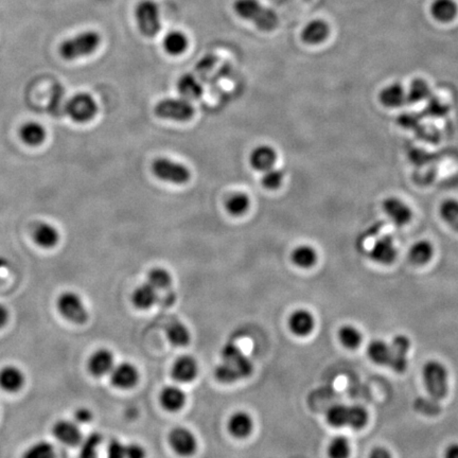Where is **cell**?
<instances>
[{
    "instance_id": "1",
    "label": "cell",
    "mask_w": 458,
    "mask_h": 458,
    "mask_svg": "<svg viewBox=\"0 0 458 458\" xmlns=\"http://www.w3.org/2000/svg\"><path fill=\"white\" fill-rule=\"evenodd\" d=\"M222 363L216 366L214 376L223 384H232L247 378L254 372V365L242 350L228 342L221 350Z\"/></svg>"
},
{
    "instance_id": "2",
    "label": "cell",
    "mask_w": 458,
    "mask_h": 458,
    "mask_svg": "<svg viewBox=\"0 0 458 458\" xmlns=\"http://www.w3.org/2000/svg\"><path fill=\"white\" fill-rule=\"evenodd\" d=\"M232 9L239 17L253 22L260 31L271 32L278 26L276 12L265 7L259 0H235Z\"/></svg>"
},
{
    "instance_id": "3",
    "label": "cell",
    "mask_w": 458,
    "mask_h": 458,
    "mask_svg": "<svg viewBox=\"0 0 458 458\" xmlns=\"http://www.w3.org/2000/svg\"><path fill=\"white\" fill-rule=\"evenodd\" d=\"M100 44V34L94 30H87L65 40L58 52L64 60L74 61L95 54Z\"/></svg>"
},
{
    "instance_id": "4",
    "label": "cell",
    "mask_w": 458,
    "mask_h": 458,
    "mask_svg": "<svg viewBox=\"0 0 458 458\" xmlns=\"http://www.w3.org/2000/svg\"><path fill=\"white\" fill-rule=\"evenodd\" d=\"M326 417L332 427H350L356 429H362L368 421V413L364 407L348 405L332 406Z\"/></svg>"
},
{
    "instance_id": "5",
    "label": "cell",
    "mask_w": 458,
    "mask_h": 458,
    "mask_svg": "<svg viewBox=\"0 0 458 458\" xmlns=\"http://www.w3.org/2000/svg\"><path fill=\"white\" fill-rule=\"evenodd\" d=\"M134 14L141 35L148 38H155L161 29L159 7L157 3L154 0H141L136 5Z\"/></svg>"
},
{
    "instance_id": "6",
    "label": "cell",
    "mask_w": 458,
    "mask_h": 458,
    "mask_svg": "<svg viewBox=\"0 0 458 458\" xmlns=\"http://www.w3.org/2000/svg\"><path fill=\"white\" fill-rule=\"evenodd\" d=\"M423 380L429 399L439 403L448 394V372L439 361H429L423 370Z\"/></svg>"
},
{
    "instance_id": "7",
    "label": "cell",
    "mask_w": 458,
    "mask_h": 458,
    "mask_svg": "<svg viewBox=\"0 0 458 458\" xmlns=\"http://www.w3.org/2000/svg\"><path fill=\"white\" fill-rule=\"evenodd\" d=\"M58 313L70 323L83 325L88 320V311L81 296L74 291L63 292L56 299Z\"/></svg>"
},
{
    "instance_id": "8",
    "label": "cell",
    "mask_w": 458,
    "mask_h": 458,
    "mask_svg": "<svg viewBox=\"0 0 458 458\" xmlns=\"http://www.w3.org/2000/svg\"><path fill=\"white\" fill-rule=\"evenodd\" d=\"M155 113L160 118L184 123L194 117V107L187 99H164L156 105Z\"/></svg>"
},
{
    "instance_id": "9",
    "label": "cell",
    "mask_w": 458,
    "mask_h": 458,
    "mask_svg": "<svg viewBox=\"0 0 458 458\" xmlns=\"http://www.w3.org/2000/svg\"><path fill=\"white\" fill-rule=\"evenodd\" d=\"M152 171L159 180L176 185L186 184L191 177V173L187 167L168 158H157L152 165Z\"/></svg>"
},
{
    "instance_id": "10",
    "label": "cell",
    "mask_w": 458,
    "mask_h": 458,
    "mask_svg": "<svg viewBox=\"0 0 458 458\" xmlns=\"http://www.w3.org/2000/svg\"><path fill=\"white\" fill-rule=\"evenodd\" d=\"M67 113L77 123H86L96 117L98 105L93 97L86 93L74 95L67 103Z\"/></svg>"
},
{
    "instance_id": "11",
    "label": "cell",
    "mask_w": 458,
    "mask_h": 458,
    "mask_svg": "<svg viewBox=\"0 0 458 458\" xmlns=\"http://www.w3.org/2000/svg\"><path fill=\"white\" fill-rule=\"evenodd\" d=\"M169 445L172 450L182 457L194 455L198 449V441L189 429L174 427L169 434Z\"/></svg>"
},
{
    "instance_id": "12",
    "label": "cell",
    "mask_w": 458,
    "mask_h": 458,
    "mask_svg": "<svg viewBox=\"0 0 458 458\" xmlns=\"http://www.w3.org/2000/svg\"><path fill=\"white\" fill-rule=\"evenodd\" d=\"M390 345V361H389L388 368H392L394 372L398 374H402L406 370L407 354H409V348H411V340L407 336L399 334L393 338Z\"/></svg>"
},
{
    "instance_id": "13",
    "label": "cell",
    "mask_w": 458,
    "mask_h": 458,
    "mask_svg": "<svg viewBox=\"0 0 458 458\" xmlns=\"http://www.w3.org/2000/svg\"><path fill=\"white\" fill-rule=\"evenodd\" d=\"M383 210L397 226H404L411 222L413 218V210L409 205L397 196H389L383 202Z\"/></svg>"
},
{
    "instance_id": "14",
    "label": "cell",
    "mask_w": 458,
    "mask_h": 458,
    "mask_svg": "<svg viewBox=\"0 0 458 458\" xmlns=\"http://www.w3.org/2000/svg\"><path fill=\"white\" fill-rule=\"evenodd\" d=\"M52 434L61 443L68 447H76L83 441L82 432L78 423L66 419H61L54 423Z\"/></svg>"
},
{
    "instance_id": "15",
    "label": "cell",
    "mask_w": 458,
    "mask_h": 458,
    "mask_svg": "<svg viewBox=\"0 0 458 458\" xmlns=\"http://www.w3.org/2000/svg\"><path fill=\"white\" fill-rule=\"evenodd\" d=\"M397 247L394 239L389 236H383L374 241L370 251V257L378 264H392L397 258Z\"/></svg>"
},
{
    "instance_id": "16",
    "label": "cell",
    "mask_w": 458,
    "mask_h": 458,
    "mask_svg": "<svg viewBox=\"0 0 458 458\" xmlns=\"http://www.w3.org/2000/svg\"><path fill=\"white\" fill-rule=\"evenodd\" d=\"M139 380V370L131 363H120L113 366L111 372V382L120 389H129L135 386Z\"/></svg>"
},
{
    "instance_id": "17",
    "label": "cell",
    "mask_w": 458,
    "mask_h": 458,
    "mask_svg": "<svg viewBox=\"0 0 458 458\" xmlns=\"http://www.w3.org/2000/svg\"><path fill=\"white\" fill-rule=\"evenodd\" d=\"M113 366H115V358H113V352L105 348L96 350L94 354H91L87 362L89 372L91 376L96 377V378H101V377L111 374Z\"/></svg>"
},
{
    "instance_id": "18",
    "label": "cell",
    "mask_w": 458,
    "mask_h": 458,
    "mask_svg": "<svg viewBox=\"0 0 458 458\" xmlns=\"http://www.w3.org/2000/svg\"><path fill=\"white\" fill-rule=\"evenodd\" d=\"M198 365L191 356H182L176 358L172 366L171 376L176 382L190 383L198 377Z\"/></svg>"
},
{
    "instance_id": "19",
    "label": "cell",
    "mask_w": 458,
    "mask_h": 458,
    "mask_svg": "<svg viewBox=\"0 0 458 458\" xmlns=\"http://www.w3.org/2000/svg\"><path fill=\"white\" fill-rule=\"evenodd\" d=\"M25 374L17 366L6 365L0 370V388L3 389V392L10 394L19 392L25 385Z\"/></svg>"
},
{
    "instance_id": "20",
    "label": "cell",
    "mask_w": 458,
    "mask_h": 458,
    "mask_svg": "<svg viewBox=\"0 0 458 458\" xmlns=\"http://www.w3.org/2000/svg\"><path fill=\"white\" fill-rule=\"evenodd\" d=\"M227 427H228V432L232 436L239 439H244L248 437L253 429H254V420L246 411H235L234 414L228 419Z\"/></svg>"
},
{
    "instance_id": "21",
    "label": "cell",
    "mask_w": 458,
    "mask_h": 458,
    "mask_svg": "<svg viewBox=\"0 0 458 458\" xmlns=\"http://www.w3.org/2000/svg\"><path fill=\"white\" fill-rule=\"evenodd\" d=\"M315 320L311 312L306 309H297L291 314L289 318V327L292 333L295 335H309L313 331Z\"/></svg>"
},
{
    "instance_id": "22",
    "label": "cell",
    "mask_w": 458,
    "mask_h": 458,
    "mask_svg": "<svg viewBox=\"0 0 458 458\" xmlns=\"http://www.w3.org/2000/svg\"><path fill=\"white\" fill-rule=\"evenodd\" d=\"M276 160V151L269 145H259L256 149L253 150L249 156V163H251V167L257 171L261 172L274 168Z\"/></svg>"
},
{
    "instance_id": "23",
    "label": "cell",
    "mask_w": 458,
    "mask_h": 458,
    "mask_svg": "<svg viewBox=\"0 0 458 458\" xmlns=\"http://www.w3.org/2000/svg\"><path fill=\"white\" fill-rule=\"evenodd\" d=\"M379 100L383 106L397 109L407 102L406 90L400 83H393L380 91Z\"/></svg>"
},
{
    "instance_id": "24",
    "label": "cell",
    "mask_w": 458,
    "mask_h": 458,
    "mask_svg": "<svg viewBox=\"0 0 458 458\" xmlns=\"http://www.w3.org/2000/svg\"><path fill=\"white\" fill-rule=\"evenodd\" d=\"M19 137L29 147H40L47 139V131L40 123L28 121L20 127Z\"/></svg>"
},
{
    "instance_id": "25",
    "label": "cell",
    "mask_w": 458,
    "mask_h": 458,
    "mask_svg": "<svg viewBox=\"0 0 458 458\" xmlns=\"http://www.w3.org/2000/svg\"><path fill=\"white\" fill-rule=\"evenodd\" d=\"M33 240L42 248H52L60 241V234L54 225L40 222L34 227Z\"/></svg>"
},
{
    "instance_id": "26",
    "label": "cell",
    "mask_w": 458,
    "mask_h": 458,
    "mask_svg": "<svg viewBox=\"0 0 458 458\" xmlns=\"http://www.w3.org/2000/svg\"><path fill=\"white\" fill-rule=\"evenodd\" d=\"M186 394L182 388L175 385H169L160 392V404L169 411H177L182 409L186 403Z\"/></svg>"
},
{
    "instance_id": "27",
    "label": "cell",
    "mask_w": 458,
    "mask_h": 458,
    "mask_svg": "<svg viewBox=\"0 0 458 458\" xmlns=\"http://www.w3.org/2000/svg\"><path fill=\"white\" fill-rule=\"evenodd\" d=\"M329 26L325 20H312L303 28L301 38L309 45H317L323 42L329 35Z\"/></svg>"
},
{
    "instance_id": "28",
    "label": "cell",
    "mask_w": 458,
    "mask_h": 458,
    "mask_svg": "<svg viewBox=\"0 0 458 458\" xmlns=\"http://www.w3.org/2000/svg\"><path fill=\"white\" fill-rule=\"evenodd\" d=\"M189 40L184 32L173 30L168 32L163 40V47L169 56H177L185 54Z\"/></svg>"
},
{
    "instance_id": "29",
    "label": "cell",
    "mask_w": 458,
    "mask_h": 458,
    "mask_svg": "<svg viewBox=\"0 0 458 458\" xmlns=\"http://www.w3.org/2000/svg\"><path fill=\"white\" fill-rule=\"evenodd\" d=\"M158 301L157 290L149 283H143L134 290L132 301L135 308L139 310H148L153 307Z\"/></svg>"
},
{
    "instance_id": "30",
    "label": "cell",
    "mask_w": 458,
    "mask_h": 458,
    "mask_svg": "<svg viewBox=\"0 0 458 458\" xmlns=\"http://www.w3.org/2000/svg\"><path fill=\"white\" fill-rule=\"evenodd\" d=\"M177 90L182 98L187 100H196L203 95V86L196 76L186 74L177 81Z\"/></svg>"
},
{
    "instance_id": "31",
    "label": "cell",
    "mask_w": 458,
    "mask_h": 458,
    "mask_svg": "<svg viewBox=\"0 0 458 458\" xmlns=\"http://www.w3.org/2000/svg\"><path fill=\"white\" fill-rule=\"evenodd\" d=\"M292 261L301 269H310L317 262V251L311 245L303 244L294 248L291 255Z\"/></svg>"
},
{
    "instance_id": "32",
    "label": "cell",
    "mask_w": 458,
    "mask_h": 458,
    "mask_svg": "<svg viewBox=\"0 0 458 458\" xmlns=\"http://www.w3.org/2000/svg\"><path fill=\"white\" fill-rule=\"evenodd\" d=\"M433 256L434 246L427 240H420L415 243L409 251V259L413 264H427Z\"/></svg>"
},
{
    "instance_id": "33",
    "label": "cell",
    "mask_w": 458,
    "mask_h": 458,
    "mask_svg": "<svg viewBox=\"0 0 458 458\" xmlns=\"http://www.w3.org/2000/svg\"><path fill=\"white\" fill-rule=\"evenodd\" d=\"M166 334L169 342L176 347H185L191 340V334L187 326L180 322L170 324L166 329Z\"/></svg>"
},
{
    "instance_id": "34",
    "label": "cell",
    "mask_w": 458,
    "mask_h": 458,
    "mask_svg": "<svg viewBox=\"0 0 458 458\" xmlns=\"http://www.w3.org/2000/svg\"><path fill=\"white\" fill-rule=\"evenodd\" d=\"M457 6L453 0H434L431 6V13L439 22H451L457 14Z\"/></svg>"
},
{
    "instance_id": "35",
    "label": "cell",
    "mask_w": 458,
    "mask_h": 458,
    "mask_svg": "<svg viewBox=\"0 0 458 458\" xmlns=\"http://www.w3.org/2000/svg\"><path fill=\"white\" fill-rule=\"evenodd\" d=\"M368 356L372 362L382 366H388L390 361V345L384 340H374L368 348Z\"/></svg>"
},
{
    "instance_id": "36",
    "label": "cell",
    "mask_w": 458,
    "mask_h": 458,
    "mask_svg": "<svg viewBox=\"0 0 458 458\" xmlns=\"http://www.w3.org/2000/svg\"><path fill=\"white\" fill-rule=\"evenodd\" d=\"M439 214L443 222L458 232V200L455 198H448L441 203L439 207Z\"/></svg>"
},
{
    "instance_id": "37",
    "label": "cell",
    "mask_w": 458,
    "mask_h": 458,
    "mask_svg": "<svg viewBox=\"0 0 458 458\" xmlns=\"http://www.w3.org/2000/svg\"><path fill=\"white\" fill-rule=\"evenodd\" d=\"M22 458H56V448L49 441H40L27 448Z\"/></svg>"
},
{
    "instance_id": "38",
    "label": "cell",
    "mask_w": 458,
    "mask_h": 458,
    "mask_svg": "<svg viewBox=\"0 0 458 458\" xmlns=\"http://www.w3.org/2000/svg\"><path fill=\"white\" fill-rule=\"evenodd\" d=\"M407 102L420 103L427 100L431 96V88L423 79H416L409 85L406 90Z\"/></svg>"
},
{
    "instance_id": "39",
    "label": "cell",
    "mask_w": 458,
    "mask_h": 458,
    "mask_svg": "<svg viewBox=\"0 0 458 458\" xmlns=\"http://www.w3.org/2000/svg\"><path fill=\"white\" fill-rule=\"evenodd\" d=\"M103 437L98 432L89 434L81 441L79 458H98L99 445L102 443Z\"/></svg>"
},
{
    "instance_id": "40",
    "label": "cell",
    "mask_w": 458,
    "mask_h": 458,
    "mask_svg": "<svg viewBox=\"0 0 458 458\" xmlns=\"http://www.w3.org/2000/svg\"><path fill=\"white\" fill-rule=\"evenodd\" d=\"M148 283L155 290H167L171 285V274L163 267H154L148 274Z\"/></svg>"
},
{
    "instance_id": "41",
    "label": "cell",
    "mask_w": 458,
    "mask_h": 458,
    "mask_svg": "<svg viewBox=\"0 0 458 458\" xmlns=\"http://www.w3.org/2000/svg\"><path fill=\"white\" fill-rule=\"evenodd\" d=\"M338 338L342 345L348 349H356L362 342V334L352 325L342 326L338 330Z\"/></svg>"
},
{
    "instance_id": "42",
    "label": "cell",
    "mask_w": 458,
    "mask_h": 458,
    "mask_svg": "<svg viewBox=\"0 0 458 458\" xmlns=\"http://www.w3.org/2000/svg\"><path fill=\"white\" fill-rule=\"evenodd\" d=\"M227 212L232 216H242L246 214L247 210L251 206V200L248 196L244 194H236L227 200L226 204Z\"/></svg>"
},
{
    "instance_id": "43",
    "label": "cell",
    "mask_w": 458,
    "mask_h": 458,
    "mask_svg": "<svg viewBox=\"0 0 458 458\" xmlns=\"http://www.w3.org/2000/svg\"><path fill=\"white\" fill-rule=\"evenodd\" d=\"M329 458H348L350 455L349 441L345 437L338 436L332 439L328 447Z\"/></svg>"
},
{
    "instance_id": "44",
    "label": "cell",
    "mask_w": 458,
    "mask_h": 458,
    "mask_svg": "<svg viewBox=\"0 0 458 458\" xmlns=\"http://www.w3.org/2000/svg\"><path fill=\"white\" fill-rule=\"evenodd\" d=\"M283 180H285V173L279 169L267 170L261 178L263 187L269 190H277L283 185Z\"/></svg>"
},
{
    "instance_id": "45",
    "label": "cell",
    "mask_w": 458,
    "mask_h": 458,
    "mask_svg": "<svg viewBox=\"0 0 458 458\" xmlns=\"http://www.w3.org/2000/svg\"><path fill=\"white\" fill-rule=\"evenodd\" d=\"M107 458H125V445L118 439H113L107 445Z\"/></svg>"
},
{
    "instance_id": "46",
    "label": "cell",
    "mask_w": 458,
    "mask_h": 458,
    "mask_svg": "<svg viewBox=\"0 0 458 458\" xmlns=\"http://www.w3.org/2000/svg\"><path fill=\"white\" fill-rule=\"evenodd\" d=\"M125 458H145V450L139 443L125 445Z\"/></svg>"
},
{
    "instance_id": "47",
    "label": "cell",
    "mask_w": 458,
    "mask_h": 458,
    "mask_svg": "<svg viewBox=\"0 0 458 458\" xmlns=\"http://www.w3.org/2000/svg\"><path fill=\"white\" fill-rule=\"evenodd\" d=\"M74 423H78V425H84V423H88L93 419V413H91L90 409H86V407H79L74 411Z\"/></svg>"
},
{
    "instance_id": "48",
    "label": "cell",
    "mask_w": 458,
    "mask_h": 458,
    "mask_svg": "<svg viewBox=\"0 0 458 458\" xmlns=\"http://www.w3.org/2000/svg\"><path fill=\"white\" fill-rule=\"evenodd\" d=\"M370 458H393L392 454L389 453L385 448H374L370 453Z\"/></svg>"
},
{
    "instance_id": "49",
    "label": "cell",
    "mask_w": 458,
    "mask_h": 458,
    "mask_svg": "<svg viewBox=\"0 0 458 458\" xmlns=\"http://www.w3.org/2000/svg\"><path fill=\"white\" fill-rule=\"evenodd\" d=\"M9 317L10 314L7 308H6L3 303H0V329L7 325Z\"/></svg>"
},
{
    "instance_id": "50",
    "label": "cell",
    "mask_w": 458,
    "mask_h": 458,
    "mask_svg": "<svg viewBox=\"0 0 458 458\" xmlns=\"http://www.w3.org/2000/svg\"><path fill=\"white\" fill-rule=\"evenodd\" d=\"M445 458H458V443H452L447 448Z\"/></svg>"
},
{
    "instance_id": "51",
    "label": "cell",
    "mask_w": 458,
    "mask_h": 458,
    "mask_svg": "<svg viewBox=\"0 0 458 458\" xmlns=\"http://www.w3.org/2000/svg\"><path fill=\"white\" fill-rule=\"evenodd\" d=\"M9 267V261L5 258V257L0 256V278H1V275H3V271Z\"/></svg>"
}]
</instances>
